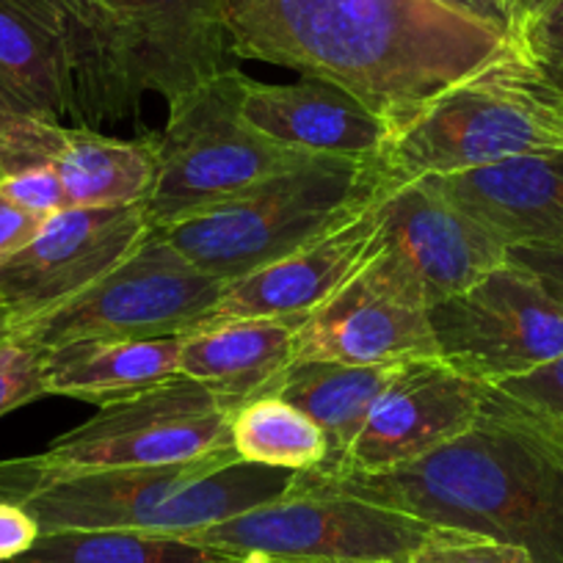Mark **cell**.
Segmentation results:
<instances>
[{"label": "cell", "mask_w": 563, "mask_h": 563, "mask_svg": "<svg viewBox=\"0 0 563 563\" xmlns=\"http://www.w3.org/2000/svg\"><path fill=\"white\" fill-rule=\"evenodd\" d=\"M230 53L349 91L389 133L517 53L511 31L440 0H221Z\"/></svg>", "instance_id": "6da1fadb"}, {"label": "cell", "mask_w": 563, "mask_h": 563, "mask_svg": "<svg viewBox=\"0 0 563 563\" xmlns=\"http://www.w3.org/2000/svg\"><path fill=\"white\" fill-rule=\"evenodd\" d=\"M305 478L376 506L514 544L533 563H563V445L514 415L489 387L467 434L387 473Z\"/></svg>", "instance_id": "7a4b0ae2"}, {"label": "cell", "mask_w": 563, "mask_h": 563, "mask_svg": "<svg viewBox=\"0 0 563 563\" xmlns=\"http://www.w3.org/2000/svg\"><path fill=\"white\" fill-rule=\"evenodd\" d=\"M294 478L290 470L260 467L221 451L180 464L45 481L7 500L23 506L42 533L133 530L188 539L276 500Z\"/></svg>", "instance_id": "3957f363"}, {"label": "cell", "mask_w": 563, "mask_h": 563, "mask_svg": "<svg viewBox=\"0 0 563 563\" xmlns=\"http://www.w3.org/2000/svg\"><path fill=\"white\" fill-rule=\"evenodd\" d=\"M555 150H563V100L517 51L426 102L389 133L378 164L395 188Z\"/></svg>", "instance_id": "277c9868"}, {"label": "cell", "mask_w": 563, "mask_h": 563, "mask_svg": "<svg viewBox=\"0 0 563 563\" xmlns=\"http://www.w3.org/2000/svg\"><path fill=\"white\" fill-rule=\"evenodd\" d=\"M384 188L378 161L316 155L224 208L155 232L205 274L230 285L349 224Z\"/></svg>", "instance_id": "5b68a950"}, {"label": "cell", "mask_w": 563, "mask_h": 563, "mask_svg": "<svg viewBox=\"0 0 563 563\" xmlns=\"http://www.w3.org/2000/svg\"><path fill=\"white\" fill-rule=\"evenodd\" d=\"M243 80L246 75L232 64L169 102L166 128L153 133L158 177L144 202L153 230L224 208L316 158L265 139L243 119Z\"/></svg>", "instance_id": "8992f818"}, {"label": "cell", "mask_w": 563, "mask_h": 563, "mask_svg": "<svg viewBox=\"0 0 563 563\" xmlns=\"http://www.w3.org/2000/svg\"><path fill=\"white\" fill-rule=\"evenodd\" d=\"M232 409L202 384L175 376L122 404L102 406L36 456L0 462V500L73 475L180 464L232 451Z\"/></svg>", "instance_id": "52a82bcc"}, {"label": "cell", "mask_w": 563, "mask_h": 563, "mask_svg": "<svg viewBox=\"0 0 563 563\" xmlns=\"http://www.w3.org/2000/svg\"><path fill=\"white\" fill-rule=\"evenodd\" d=\"M431 525L296 473L276 500L188 536L232 555L290 563H409Z\"/></svg>", "instance_id": "ba28073f"}, {"label": "cell", "mask_w": 563, "mask_h": 563, "mask_svg": "<svg viewBox=\"0 0 563 563\" xmlns=\"http://www.w3.org/2000/svg\"><path fill=\"white\" fill-rule=\"evenodd\" d=\"M224 288L153 230L95 285L18 338L42 351L80 340L175 338L208 321Z\"/></svg>", "instance_id": "9c48e42d"}, {"label": "cell", "mask_w": 563, "mask_h": 563, "mask_svg": "<svg viewBox=\"0 0 563 563\" xmlns=\"http://www.w3.org/2000/svg\"><path fill=\"white\" fill-rule=\"evenodd\" d=\"M429 323L437 356L484 387L563 354V307L508 257L467 290L429 307Z\"/></svg>", "instance_id": "30bf717a"}, {"label": "cell", "mask_w": 563, "mask_h": 563, "mask_svg": "<svg viewBox=\"0 0 563 563\" xmlns=\"http://www.w3.org/2000/svg\"><path fill=\"white\" fill-rule=\"evenodd\" d=\"M51 42L69 128L139 124L150 91L147 53L133 0H9Z\"/></svg>", "instance_id": "8fae6325"}, {"label": "cell", "mask_w": 563, "mask_h": 563, "mask_svg": "<svg viewBox=\"0 0 563 563\" xmlns=\"http://www.w3.org/2000/svg\"><path fill=\"white\" fill-rule=\"evenodd\" d=\"M150 232L144 205L51 216L29 246L0 263V343L95 285Z\"/></svg>", "instance_id": "7c38bea8"}, {"label": "cell", "mask_w": 563, "mask_h": 563, "mask_svg": "<svg viewBox=\"0 0 563 563\" xmlns=\"http://www.w3.org/2000/svg\"><path fill=\"white\" fill-rule=\"evenodd\" d=\"M437 356L429 307L371 249L362 268L294 332V362L404 365Z\"/></svg>", "instance_id": "4fadbf2b"}, {"label": "cell", "mask_w": 563, "mask_h": 563, "mask_svg": "<svg viewBox=\"0 0 563 563\" xmlns=\"http://www.w3.org/2000/svg\"><path fill=\"white\" fill-rule=\"evenodd\" d=\"M373 252L409 282L426 307L453 299L508 257L506 243L431 180L384 188L376 199Z\"/></svg>", "instance_id": "5bb4252c"}, {"label": "cell", "mask_w": 563, "mask_h": 563, "mask_svg": "<svg viewBox=\"0 0 563 563\" xmlns=\"http://www.w3.org/2000/svg\"><path fill=\"white\" fill-rule=\"evenodd\" d=\"M486 387L431 360L404 362L395 371L365 429L332 470L316 473H387L440 451L467 434L484 411Z\"/></svg>", "instance_id": "9a60e30c"}, {"label": "cell", "mask_w": 563, "mask_h": 563, "mask_svg": "<svg viewBox=\"0 0 563 563\" xmlns=\"http://www.w3.org/2000/svg\"><path fill=\"white\" fill-rule=\"evenodd\" d=\"M373 238L376 202L329 235L230 282L208 321L279 318L299 323L362 268Z\"/></svg>", "instance_id": "2e32d148"}, {"label": "cell", "mask_w": 563, "mask_h": 563, "mask_svg": "<svg viewBox=\"0 0 563 563\" xmlns=\"http://www.w3.org/2000/svg\"><path fill=\"white\" fill-rule=\"evenodd\" d=\"M241 113L265 139L307 155L378 161L389 139L387 124L349 91L312 78L260 84L246 75Z\"/></svg>", "instance_id": "e0dca14e"}, {"label": "cell", "mask_w": 563, "mask_h": 563, "mask_svg": "<svg viewBox=\"0 0 563 563\" xmlns=\"http://www.w3.org/2000/svg\"><path fill=\"white\" fill-rule=\"evenodd\" d=\"M429 180L508 249L563 252V150Z\"/></svg>", "instance_id": "ac0fdd59"}, {"label": "cell", "mask_w": 563, "mask_h": 563, "mask_svg": "<svg viewBox=\"0 0 563 563\" xmlns=\"http://www.w3.org/2000/svg\"><path fill=\"white\" fill-rule=\"evenodd\" d=\"M296 321L227 318L180 334V376L202 384L232 411L268 395L294 362Z\"/></svg>", "instance_id": "d6986e66"}, {"label": "cell", "mask_w": 563, "mask_h": 563, "mask_svg": "<svg viewBox=\"0 0 563 563\" xmlns=\"http://www.w3.org/2000/svg\"><path fill=\"white\" fill-rule=\"evenodd\" d=\"M45 354L47 395L113 406L180 376V334L144 340H80Z\"/></svg>", "instance_id": "ffe728a7"}, {"label": "cell", "mask_w": 563, "mask_h": 563, "mask_svg": "<svg viewBox=\"0 0 563 563\" xmlns=\"http://www.w3.org/2000/svg\"><path fill=\"white\" fill-rule=\"evenodd\" d=\"M53 166L62 175L69 208L144 205L158 177L153 133L113 139L100 130L64 128Z\"/></svg>", "instance_id": "44dd1931"}, {"label": "cell", "mask_w": 563, "mask_h": 563, "mask_svg": "<svg viewBox=\"0 0 563 563\" xmlns=\"http://www.w3.org/2000/svg\"><path fill=\"white\" fill-rule=\"evenodd\" d=\"M395 371L398 365L290 362L268 395L288 400L321 426L329 440V462L321 470H332L365 429L373 406L393 382Z\"/></svg>", "instance_id": "7402d4cb"}, {"label": "cell", "mask_w": 563, "mask_h": 563, "mask_svg": "<svg viewBox=\"0 0 563 563\" xmlns=\"http://www.w3.org/2000/svg\"><path fill=\"white\" fill-rule=\"evenodd\" d=\"M0 100L23 117L69 128L67 97L51 42L9 0H0Z\"/></svg>", "instance_id": "603a6c76"}, {"label": "cell", "mask_w": 563, "mask_h": 563, "mask_svg": "<svg viewBox=\"0 0 563 563\" xmlns=\"http://www.w3.org/2000/svg\"><path fill=\"white\" fill-rule=\"evenodd\" d=\"M232 451L260 467L307 473L329 462V440L312 417L276 395H260L230 417Z\"/></svg>", "instance_id": "cb8c5ba5"}, {"label": "cell", "mask_w": 563, "mask_h": 563, "mask_svg": "<svg viewBox=\"0 0 563 563\" xmlns=\"http://www.w3.org/2000/svg\"><path fill=\"white\" fill-rule=\"evenodd\" d=\"M9 563H238V555L180 536L133 530H58Z\"/></svg>", "instance_id": "d4e9b609"}, {"label": "cell", "mask_w": 563, "mask_h": 563, "mask_svg": "<svg viewBox=\"0 0 563 563\" xmlns=\"http://www.w3.org/2000/svg\"><path fill=\"white\" fill-rule=\"evenodd\" d=\"M489 389L514 415L563 445V354Z\"/></svg>", "instance_id": "484cf974"}, {"label": "cell", "mask_w": 563, "mask_h": 563, "mask_svg": "<svg viewBox=\"0 0 563 563\" xmlns=\"http://www.w3.org/2000/svg\"><path fill=\"white\" fill-rule=\"evenodd\" d=\"M62 130L58 124L23 117L0 100V180L29 166L53 164L62 147Z\"/></svg>", "instance_id": "4316f807"}, {"label": "cell", "mask_w": 563, "mask_h": 563, "mask_svg": "<svg viewBox=\"0 0 563 563\" xmlns=\"http://www.w3.org/2000/svg\"><path fill=\"white\" fill-rule=\"evenodd\" d=\"M514 42L541 84L563 100V0H552L544 12L519 25Z\"/></svg>", "instance_id": "83f0119b"}, {"label": "cell", "mask_w": 563, "mask_h": 563, "mask_svg": "<svg viewBox=\"0 0 563 563\" xmlns=\"http://www.w3.org/2000/svg\"><path fill=\"white\" fill-rule=\"evenodd\" d=\"M409 563H533V558L514 544L453 528H431V533L411 552Z\"/></svg>", "instance_id": "f1b7e54d"}, {"label": "cell", "mask_w": 563, "mask_h": 563, "mask_svg": "<svg viewBox=\"0 0 563 563\" xmlns=\"http://www.w3.org/2000/svg\"><path fill=\"white\" fill-rule=\"evenodd\" d=\"M45 354L23 338L0 343V417L45 398Z\"/></svg>", "instance_id": "f546056e"}, {"label": "cell", "mask_w": 563, "mask_h": 563, "mask_svg": "<svg viewBox=\"0 0 563 563\" xmlns=\"http://www.w3.org/2000/svg\"><path fill=\"white\" fill-rule=\"evenodd\" d=\"M0 194L9 202L18 205V208L36 216H45V219L62 213V210H69V199L67 191H64L62 175H58L53 164L29 166V169H20L14 175L3 177L0 180Z\"/></svg>", "instance_id": "4dcf8cb0"}, {"label": "cell", "mask_w": 563, "mask_h": 563, "mask_svg": "<svg viewBox=\"0 0 563 563\" xmlns=\"http://www.w3.org/2000/svg\"><path fill=\"white\" fill-rule=\"evenodd\" d=\"M42 530L23 506L0 500V563H9L29 552L40 541Z\"/></svg>", "instance_id": "1f68e13d"}, {"label": "cell", "mask_w": 563, "mask_h": 563, "mask_svg": "<svg viewBox=\"0 0 563 563\" xmlns=\"http://www.w3.org/2000/svg\"><path fill=\"white\" fill-rule=\"evenodd\" d=\"M45 216L29 213L0 194V263L29 246L45 227Z\"/></svg>", "instance_id": "d6a6232c"}, {"label": "cell", "mask_w": 563, "mask_h": 563, "mask_svg": "<svg viewBox=\"0 0 563 563\" xmlns=\"http://www.w3.org/2000/svg\"><path fill=\"white\" fill-rule=\"evenodd\" d=\"M508 260L530 271L544 285L547 294L563 307V252H558V249L514 246L508 249Z\"/></svg>", "instance_id": "836d02e7"}, {"label": "cell", "mask_w": 563, "mask_h": 563, "mask_svg": "<svg viewBox=\"0 0 563 563\" xmlns=\"http://www.w3.org/2000/svg\"><path fill=\"white\" fill-rule=\"evenodd\" d=\"M440 3H445V7L456 9V12L473 14V18L489 20V23L503 25V29L511 31V25H508L506 12H503V9L497 7L495 0H440Z\"/></svg>", "instance_id": "e575fe53"}, {"label": "cell", "mask_w": 563, "mask_h": 563, "mask_svg": "<svg viewBox=\"0 0 563 563\" xmlns=\"http://www.w3.org/2000/svg\"><path fill=\"white\" fill-rule=\"evenodd\" d=\"M550 3H552V0H528V14H525L522 23H528L530 18H536V14H539V12H544V9L550 7ZM522 23H519V25H522ZM519 25H517V29H519ZM517 29H514V31H517Z\"/></svg>", "instance_id": "d590c367"}, {"label": "cell", "mask_w": 563, "mask_h": 563, "mask_svg": "<svg viewBox=\"0 0 563 563\" xmlns=\"http://www.w3.org/2000/svg\"><path fill=\"white\" fill-rule=\"evenodd\" d=\"M238 563H290V561H276V558H260V555H238Z\"/></svg>", "instance_id": "8d00e7d4"}, {"label": "cell", "mask_w": 563, "mask_h": 563, "mask_svg": "<svg viewBox=\"0 0 563 563\" xmlns=\"http://www.w3.org/2000/svg\"><path fill=\"white\" fill-rule=\"evenodd\" d=\"M495 3H497V7H500V9H503V0H495ZM503 12H506V9H503ZM506 18H508V14H506Z\"/></svg>", "instance_id": "74e56055"}]
</instances>
